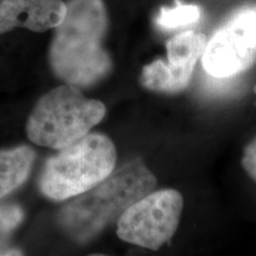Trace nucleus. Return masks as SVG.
<instances>
[{
	"mask_svg": "<svg viewBox=\"0 0 256 256\" xmlns=\"http://www.w3.org/2000/svg\"><path fill=\"white\" fill-rule=\"evenodd\" d=\"M104 0H69L49 46L52 72L68 84L88 88L107 78L113 64L104 48L108 31Z\"/></svg>",
	"mask_w": 256,
	"mask_h": 256,
	"instance_id": "obj_1",
	"label": "nucleus"
},
{
	"mask_svg": "<svg viewBox=\"0 0 256 256\" xmlns=\"http://www.w3.org/2000/svg\"><path fill=\"white\" fill-rule=\"evenodd\" d=\"M156 183V177L142 160H133L74 197L60 210L57 222L74 241L87 243L110 223L118 222L134 202L153 190Z\"/></svg>",
	"mask_w": 256,
	"mask_h": 256,
	"instance_id": "obj_2",
	"label": "nucleus"
},
{
	"mask_svg": "<svg viewBox=\"0 0 256 256\" xmlns=\"http://www.w3.org/2000/svg\"><path fill=\"white\" fill-rule=\"evenodd\" d=\"M115 165L113 142L104 134L88 133L46 160L38 185L46 198L63 202L101 183Z\"/></svg>",
	"mask_w": 256,
	"mask_h": 256,
	"instance_id": "obj_3",
	"label": "nucleus"
},
{
	"mask_svg": "<svg viewBox=\"0 0 256 256\" xmlns=\"http://www.w3.org/2000/svg\"><path fill=\"white\" fill-rule=\"evenodd\" d=\"M104 115L101 101L86 98L78 87L66 83L38 100L25 130L34 145L60 150L87 136Z\"/></svg>",
	"mask_w": 256,
	"mask_h": 256,
	"instance_id": "obj_4",
	"label": "nucleus"
},
{
	"mask_svg": "<svg viewBox=\"0 0 256 256\" xmlns=\"http://www.w3.org/2000/svg\"><path fill=\"white\" fill-rule=\"evenodd\" d=\"M183 210L178 191L159 190L139 198L118 220V236L124 242L159 249L174 235Z\"/></svg>",
	"mask_w": 256,
	"mask_h": 256,
	"instance_id": "obj_5",
	"label": "nucleus"
},
{
	"mask_svg": "<svg viewBox=\"0 0 256 256\" xmlns=\"http://www.w3.org/2000/svg\"><path fill=\"white\" fill-rule=\"evenodd\" d=\"M206 72L216 78H229L256 62V5L236 10L206 42L202 55Z\"/></svg>",
	"mask_w": 256,
	"mask_h": 256,
	"instance_id": "obj_6",
	"label": "nucleus"
},
{
	"mask_svg": "<svg viewBox=\"0 0 256 256\" xmlns=\"http://www.w3.org/2000/svg\"><path fill=\"white\" fill-rule=\"evenodd\" d=\"M206 42V34L196 31H185L172 37L166 43L168 62L158 60L142 69L144 87L170 94L186 88Z\"/></svg>",
	"mask_w": 256,
	"mask_h": 256,
	"instance_id": "obj_7",
	"label": "nucleus"
},
{
	"mask_svg": "<svg viewBox=\"0 0 256 256\" xmlns=\"http://www.w3.org/2000/svg\"><path fill=\"white\" fill-rule=\"evenodd\" d=\"M66 11L63 0H0V34L16 28L46 32L63 20Z\"/></svg>",
	"mask_w": 256,
	"mask_h": 256,
	"instance_id": "obj_8",
	"label": "nucleus"
},
{
	"mask_svg": "<svg viewBox=\"0 0 256 256\" xmlns=\"http://www.w3.org/2000/svg\"><path fill=\"white\" fill-rule=\"evenodd\" d=\"M34 159L36 153L26 145L0 150V200L28 180Z\"/></svg>",
	"mask_w": 256,
	"mask_h": 256,
	"instance_id": "obj_9",
	"label": "nucleus"
},
{
	"mask_svg": "<svg viewBox=\"0 0 256 256\" xmlns=\"http://www.w3.org/2000/svg\"><path fill=\"white\" fill-rule=\"evenodd\" d=\"M202 17V8L194 4L176 2L174 8H162L156 16V23L165 30H174L186 25L194 24Z\"/></svg>",
	"mask_w": 256,
	"mask_h": 256,
	"instance_id": "obj_10",
	"label": "nucleus"
},
{
	"mask_svg": "<svg viewBox=\"0 0 256 256\" xmlns=\"http://www.w3.org/2000/svg\"><path fill=\"white\" fill-rule=\"evenodd\" d=\"M24 220V210L18 204L0 206V249Z\"/></svg>",
	"mask_w": 256,
	"mask_h": 256,
	"instance_id": "obj_11",
	"label": "nucleus"
},
{
	"mask_svg": "<svg viewBox=\"0 0 256 256\" xmlns=\"http://www.w3.org/2000/svg\"><path fill=\"white\" fill-rule=\"evenodd\" d=\"M242 166L249 177L256 183V138L244 148Z\"/></svg>",
	"mask_w": 256,
	"mask_h": 256,
	"instance_id": "obj_12",
	"label": "nucleus"
},
{
	"mask_svg": "<svg viewBox=\"0 0 256 256\" xmlns=\"http://www.w3.org/2000/svg\"><path fill=\"white\" fill-rule=\"evenodd\" d=\"M23 254H24V252L22 250H19V249H14V248H10V249L2 248V249H0V255L12 256V255H23Z\"/></svg>",
	"mask_w": 256,
	"mask_h": 256,
	"instance_id": "obj_13",
	"label": "nucleus"
},
{
	"mask_svg": "<svg viewBox=\"0 0 256 256\" xmlns=\"http://www.w3.org/2000/svg\"><path fill=\"white\" fill-rule=\"evenodd\" d=\"M254 92H255V94H256V86L254 87Z\"/></svg>",
	"mask_w": 256,
	"mask_h": 256,
	"instance_id": "obj_14",
	"label": "nucleus"
}]
</instances>
